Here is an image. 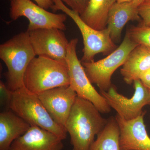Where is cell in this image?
<instances>
[{
    "label": "cell",
    "instance_id": "5",
    "mask_svg": "<svg viewBox=\"0 0 150 150\" xmlns=\"http://www.w3.org/2000/svg\"><path fill=\"white\" fill-rule=\"evenodd\" d=\"M54 4L53 11H62L74 21L79 29L83 39V54L81 62H94L97 54H110L116 48V45L110 37L107 27L102 30L94 29L83 21L79 14L68 7L62 0H53Z\"/></svg>",
    "mask_w": 150,
    "mask_h": 150
},
{
    "label": "cell",
    "instance_id": "16",
    "mask_svg": "<svg viewBox=\"0 0 150 150\" xmlns=\"http://www.w3.org/2000/svg\"><path fill=\"white\" fill-rule=\"evenodd\" d=\"M30 125L11 110L0 114V150H9L13 142L24 134Z\"/></svg>",
    "mask_w": 150,
    "mask_h": 150
},
{
    "label": "cell",
    "instance_id": "25",
    "mask_svg": "<svg viewBox=\"0 0 150 150\" xmlns=\"http://www.w3.org/2000/svg\"><path fill=\"white\" fill-rule=\"evenodd\" d=\"M144 0H133V2L134 5L135 6L137 7V8H138V7L143 2Z\"/></svg>",
    "mask_w": 150,
    "mask_h": 150
},
{
    "label": "cell",
    "instance_id": "20",
    "mask_svg": "<svg viewBox=\"0 0 150 150\" xmlns=\"http://www.w3.org/2000/svg\"><path fill=\"white\" fill-rule=\"evenodd\" d=\"M138 11L142 19L140 24L150 26V0H144L138 7Z\"/></svg>",
    "mask_w": 150,
    "mask_h": 150
},
{
    "label": "cell",
    "instance_id": "26",
    "mask_svg": "<svg viewBox=\"0 0 150 150\" xmlns=\"http://www.w3.org/2000/svg\"><path fill=\"white\" fill-rule=\"evenodd\" d=\"M133 0H117V2L123 3L127 2H132Z\"/></svg>",
    "mask_w": 150,
    "mask_h": 150
},
{
    "label": "cell",
    "instance_id": "15",
    "mask_svg": "<svg viewBox=\"0 0 150 150\" xmlns=\"http://www.w3.org/2000/svg\"><path fill=\"white\" fill-rule=\"evenodd\" d=\"M131 21H142L138 8L134 5L132 1L115 3L109 11L107 25L114 43L120 40L123 28Z\"/></svg>",
    "mask_w": 150,
    "mask_h": 150
},
{
    "label": "cell",
    "instance_id": "23",
    "mask_svg": "<svg viewBox=\"0 0 150 150\" xmlns=\"http://www.w3.org/2000/svg\"><path fill=\"white\" fill-rule=\"evenodd\" d=\"M11 1V0H10ZM37 4L46 10L51 8L54 11V4L53 0H34Z\"/></svg>",
    "mask_w": 150,
    "mask_h": 150
},
{
    "label": "cell",
    "instance_id": "17",
    "mask_svg": "<svg viewBox=\"0 0 150 150\" xmlns=\"http://www.w3.org/2000/svg\"><path fill=\"white\" fill-rule=\"evenodd\" d=\"M117 0H89L84 12L81 15L83 21L97 30L107 27L108 13Z\"/></svg>",
    "mask_w": 150,
    "mask_h": 150
},
{
    "label": "cell",
    "instance_id": "11",
    "mask_svg": "<svg viewBox=\"0 0 150 150\" xmlns=\"http://www.w3.org/2000/svg\"><path fill=\"white\" fill-rule=\"evenodd\" d=\"M49 115L60 126L65 127L77 95L70 86L48 90L38 95Z\"/></svg>",
    "mask_w": 150,
    "mask_h": 150
},
{
    "label": "cell",
    "instance_id": "24",
    "mask_svg": "<svg viewBox=\"0 0 150 150\" xmlns=\"http://www.w3.org/2000/svg\"><path fill=\"white\" fill-rule=\"evenodd\" d=\"M140 80L144 85L150 90V70L142 75Z\"/></svg>",
    "mask_w": 150,
    "mask_h": 150
},
{
    "label": "cell",
    "instance_id": "19",
    "mask_svg": "<svg viewBox=\"0 0 150 150\" xmlns=\"http://www.w3.org/2000/svg\"><path fill=\"white\" fill-rule=\"evenodd\" d=\"M126 33L134 42L150 47V26L140 24L137 26L133 25Z\"/></svg>",
    "mask_w": 150,
    "mask_h": 150
},
{
    "label": "cell",
    "instance_id": "18",
    "mask_svg": "<svg viewBox=\"0 0 150 150\" xmlns=\"http://www.w3.org/2000/svg\"><path fill=\"white\" fill-rule=\"evenodd\" d=\"M120 130L115 116L107 119L106 125L98 134L89 150H121Z\"/></svg>",
    "mask_w": 150,
    "mask_h": 150
},
{
    "label": "cell",
    "instance_id": "12",
    "mask_svg": "<svg viewBox=\"0 0 150 150\" xmlns=\"http://www.w3.org/2000/svg\"><path fill=\"white\" fill-rule=\"evenodd\" d=\"M146 113L130 121L115 115L120 128L121 150H150V137L144 121Z\"/></svg>",
    "mask_w": 150,
    "mask_h": 150
},
{
    "label": "cell",
    "instance_id": "21",
    "mask_svg": "<svg viewBox=\"0 0 150 150\" xmlns=\"http://www.w3.org/2000/svg\"><path fill=\"white\" fill-rule=\"evenodd\" d=\"M64 4L72 10L77 12L80 15L85 10L89 0H62Z\"/></svg>",
    "mask_w": 150,
    "mask_h": 150
},
{
    "label": "cell",
    "instance_id": "3",
    "mask_svg": "<svg viewBox=\"0 0 150 150\" xmlns=\"http://www.w3.org/2000/svg\"><path fill=\"white\" fill-rule=\"evenodd\" d=\"M23 83L28 91L37 95L51 89L70 86L68 66L48 57H35L28 66Z\"/></svg>",
    "mask_w": 150,
    "mask_h": 150
},
{
    "label": "cell",
    "instance_id": "6",
    "mask_svg": "<svg viewBox=\"0 0 150 150\" xmlns=\"http://www.w3.org/2000/svg\"><path fill=\"white\" fill-rule=\"evenodd\" d=\"M139 44L126 34L121 45L105 58L97 62H81L89 79L100 91H107L112 85L111 77L126 62L130 52Z\"/></svg>",
    "mask_w": 150,
    "mask_h": 150
},
{
    "label": "cell",
    "instance_id": "2",
    "mask_svg": "<svg viewBox=\"0 0 150 150\" xmlns=\"http://www.w3.org/2000/svg\"><path fill=\"white\" fill-rule=\"evenodd\" d=\"M27 31L14 35L0 45V58L5 63L6 86L12 91L24 87V75L36 56Z\"/></svg>",
    "mask_w": 150,
    "mask_h": 150
},
{
    "label": "cell",
    "instance_id": "8",
    "mask_svg": "<svg viewBox=\"0 0 150 150\" xmlns=\"http://www.w3.org/2000/svg\"><path fill=\"white\" fill-rule=\"evenodd\" d=\"M133 96L127 98L118 93L112 85L107 91H100L109 106L117 112V115L126 121H130L142 115L144 107L150 103V91L140 79L134 81Z\"/></svg>",
    "mask_w": 150,
    "mask_h": 150
},
{
    "label": "cell",
    "instance_id": "27",
    "mask_svg": "<svg viewBox=\"0 0 150 150\" xmlns=\"http://www.w3.org/2000/svg\"></svg>",
    "mask_w": 150,
    "mask_h": 150
},
{
    "label": "cell",
    "instance_id": "7",
    "mask_svg": "<svg viewBox=\"0 0 150 150\" xmlns=\"http://www.w3.org/2000/svg\"><path fill=\"white\" fill-rule=\"evenodd\" d=\"M78 38L71 39L69 43L67 63L69 70L70 86L77 96L92 103L101 113L108 114L111 108L103 96L92 85L76 54Z\"/></svg>",
    "mask_w": 150,
    "mask_h": 150
},
{
    "label": "cell",
    "instance_id": "9",
    "mask_svg": "<svg viewBox=\"0 0 150 150\" xmlns=\"http://www.w3.org/2000/svg\"><path fill=\"white\" fill-rule=\"evenodd\" d=\"M10 16L12 21L24 17L29 21L27 31L39 28H56L66 30V14L48 11L31 0H11Z\"/></svg>",
    "mask_w": 150,
    "mask_h": 150
},
{
    "label": "cell",
    "instance_id": "22",
    "mask_svg": "<svg viewBox=\"0 0 150 150\" xmlns=\"http://www.w3.org/2000/svg\"><path fill=\"white\" fill-rule=\"evenodd\" d=\"M1 89V101L2 104H5L9 108V104L11 98L12 92L2 81L0 83Z\"/></svg>",
    "mask_w": 150,
    "mask_h": 150
},
{
    "label": "cell",
    "instance_id": "4",
    "mask_svg": "<svg viewBox=\"0 0 150 150\" xmlns=\"http://www.w3.org/2000/svg\"><path fill=\"white\" fill-rule=\"evenodd\" d=\"M9 108L30 126H36L54 133L62 140L67 137L66 128L51 118L38 95L32 93L25 87L12 92Z\"/></svg>",
    "mask_w": 150,
    "mask_h": 150
},
{
    "label": "cell",
    "instance_id": "1",
    "mask_svg": "<svg viewBox=\"0 0 150 150\" xmlns=\"http://www.w3.org/2000/svg\"><path fill=\"white\" fill-rule=\"evenodd\" d=\"M92 103L77 96L65 127L71 138L72 150H89L107 122Z\"/></svg>",
    "mask_w": 150,
    "mask_h": 150
},
{
    "label": "cell",
    "instance_id": "10",
    "mask_svg": "<svg viewBox=\"0 0 150 150\" xmlns=\"http://www.w3.org/2000/svg\"><path fill=\"white\" fill-rule=\"evenodd\" d=\"M27 31L36 56L48 57L67 64L69 41L64 30L50 28H39Z\"/></svg>",
    "mask_w": 150,
    "mask_h": 150
},
{
    "label": "cell",
    "instance_id": "14",
    "mask_svg": "<svg viewBox=\"0 0 150 150\" xmlns=\"http://www.w3.org/2000/svg\"><path fill=\"white\" fill-rule=\"evenodd\" d=\"M150 70V47L139 44L130 52L120 72L124 81L131 85Z\"/></svg>",
    "mask_w": 150,
    "mask_h": 150
},
{
    "label": "cell",
    "instance_id": "13",
    "mask_svg": "<svg viewBox=\"0 0 150 150\" xmlns=\"http://www.w3.org/2000/svg\"><path fill=\"white\" fill-rule=\"evenodd\" d=\"M62 141L50 131L30 126L24 134L13 142L9 150H62Z\"/></svg>",
    "mask_w": 150,
    "mask_h": 150
}]
</instances>
